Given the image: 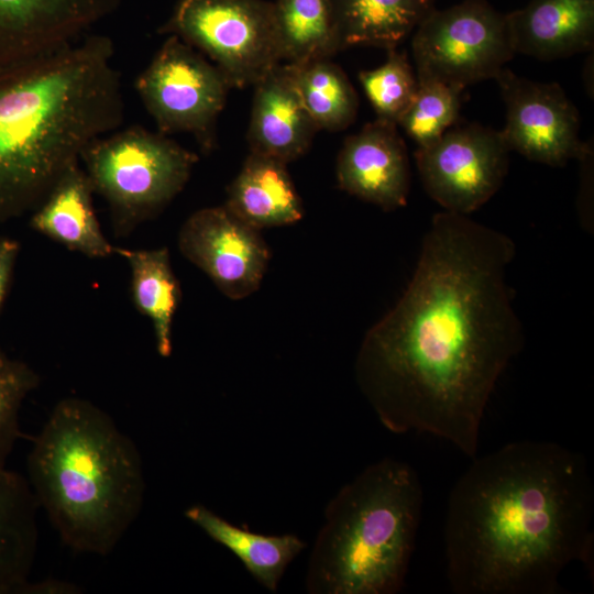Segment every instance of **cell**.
<instances>
[{
    "label": "cell",
    "instance_id": "cell-1",
    "mask_svg": "<svg viewBox=\"0 0 594 594\" xmlns=\"http://www.w3.org/2000/svg\"><path fill=\"white\" fill-rule=\"evenodd\" d=\"M513 240L442 210L396 305L365 334L355 375L391 432L427 433L476 457L495 385L524 331L507 271Z\"/></svg>",
    "mask_w": 594,
    "mask_h": 594
},
{
    "label": "cell",
    "instance_id": "cell-2",
    "mask_svg": "<svg viewBox=\"0 0 594 594\" xmlns=\"http://www.w3.org/2000/svg\"><path fill=\"white\" fill-rule=\"evenodd\" d=\"M594 486L585 458L521 440L473 462L444 518L447 579L457 594H558L579 561L593 571Z\"/></svg>",
    "mask_w": 594,
    "mask_h": 594
},
{
    "label": "cell",
    "instance_id": "cell-3",
    "mask_svg": "<svg viewBox=\"0 0 594 594\" xmlns=\"http://www.w3.org/2000/svg\"><path fill=\"white\" fill-rule=\"evenodd\" d=\"M113 48L88 35L0 66V223L33 211L92 141L122 124Z\"/></svg>",
    "mask_w": 594,
    "mask_h": 594
},
{
    "label": "cell",
    "instance_id": "cell-4",
    "mask_svg": "<svg viewBox=\"0 0 594 594\" xmlns=\"http://www.w3.org/2000/svg\"><path fill=\"white\" fill-rule=\"evenodd\" d=\"M26 468L40 507L74 552L110 554L141 513L146 483L139 449L90 400L57 402Z\"/></svg>",
    "mask_w": 594,
    "mask_h": 594
},
{
    "label": "cell",
    "instance_id": "cell-5",
    "mask_svg": "<svg viewBox=\"0 0 594 594\" xmlns=\"http://www.w3.org/2000/svg\"><path fill=\"white\" fill-rule=\"evenodd\" d=\"M424 490L405 461L366 466L328 503L306 573L311 594L403 590L422 516Z\"/></svg>",
    "mask_w": 594,
    "mask_h": 594
},
{
    "label": "cell",
    "instance_id": "cell-6",
    "mask_svg": "<svg viewBox=\"0 0 594 594\" xmlns=\"http://www.w3.org/2000/svg\"><path fill=\"white\" fill-rule=\"evenodd\" d=\"M80 160L108 204L114 237L127 238L184 189L198 156L158 131L133 125L96 139Z\"/></svg>",
    "mask_w": 594,
    "mask_h": 594
},
{
    "label": "cell",
    "instance_id": "cell-7",
    "mask_svg": "<svg viewBox=\"0 0 594 594\" xmlns=\"http://www.w3.org/2000/svg\"><path fill=\"white\" fill-rule=\"evenodd\" d=\"M162 32L207 56L231 88L254 86L280 63L273 2L180 0Z\"/></svg>",
    "mask_w": 594,
    "mask_h": 594
},
{
    "label": "cell",
    "instance_id": "cell-8",
    "mask_svg": "<svg viewBox=\"0 0 594 594\" xmlns=\"http://www.w3.org/2000/svg\"><path fill=\"white\" fill-rule=\"evenodd\" d=\"M418 79L465 89L495 78L516 54L507 13L487 0H464L433 9L414 31Z\"/></svg>",
    "mask_w": 594,
    "mask_h": 594
},
{
    "label": "cell",
    "instance_id": "cell-9",
    "mask_svg": "<svg viewBox=\"0 0 594 594\" xmlns=\"http://www.w3.org/2000/svg\"><path fill=\"white\" fill-rule=\"evenodd\" d=\"M231 86L222 73L178 36H170L138 76L135 90L160 133L193 134L206 152Z\"/></svg>",
    "mask_w": 594,
    "mask_h": 594
},
{
    "label": "cell",
    "instance_id": "cell-10",
    "mask_svg": "<svg viewBox=\"0 0 594 594\" xmlns=\"http://www.w3.org/2000/svg\"><path fill=\"white\" fill-rule=\"evenodd\" d=\"M501 131L479 123L451 127L436 143L415 152L427 194L443 210L468 216L501 188L509 165Z\"/></svg>",
    "mask_w": 594,
    "mask_h": 594
},
{
    "label": "cell",
    "instance_id": "cell-11",
    "mask_svg": "<svg viewBox=\"0 0 594 594\" xmlns=\"http://www.w3.org/2000/svg\"><path fill=\"white\" fill-rule=\"evenodd\" d=\"M494 79L506 106L501 133L509 151L550 166L580 157L585 146L580 114L559 84L534 81L506 67Z\"/></svg>",
    "mask_w": 594,
    "mask_h": 594
},
{
    "label": "cell",
    "instance_id": "cell-12",
    "mask_svg": "<svg viewBox=\"0 0 594 594\" xmlns=\"http://www.w3.org/2000/svg\"><path fill=\"white\" fill-rule=\"evenodd\" d=\"M178 248L231 299L254 293L270 261L260 230L240 220L224 206L194 212L179 230Z\"/></svg>",
    "mask_w": 594,
    "mask_h": 594
},
{
    "label": "cell",
    "instance_id": "cell-13",
    "mask_svg": "<svg viewBox=\"0 0 594 594\" xmlns=\"http://www.w3.org/2000/svg\"><path fill=\"white\" fill-rule=\"evenodd\" d=\"M121 0H0V66L68 46Z\"/></svg>",
    "mask_w": 594,
    "mask_h": 594
},
{
    "label": "cell",
    "instance_id": "cell-14",
    "mask_svg": "<svg viewBox=\"0 0 594 594\" xmlns=\"http://www.w3.org/2000/svg\"><path fill=\"white\" fill-rule=\"evenodd\" d=\"M397 124L376 119L350 135L337 162L340 188L391 211L404 207L410 188L407 147Z\"/></svg>",
    "mask_w": 594,
    "mask_h": 594
},
{
    "label": "cell",
    "instance_id": "cell-15",
    "mask_svg": "<svg viewBox=\"0 0 594 594\" xmlns=\"http://www.w3.org/2000/svg\"><path fill=\"white\" fill-rule=\"evenodd\" d=\"M254 88L248 131L251 152L286 164L304 155L319 129L302 102L294 66L277 64Z\"/></svg>",
    "mask_w": 594,
    "mask_h": 594
},
{
    "label": "cell",
    "instance_id": "cell-16",
    "mask_svg": "<svg viewBox=\"0 0 594 594\" xmlns=\"http://www.w3.org/2000/svg\"><path fill=\"white\" fill-rule=\"evenodd\" d=\"M507 18L516 53L552 61L593 51L594 0H531Z\"/></svg>",
    "mask_w": 594,
    "mask_h": 594
},
{
    "label": "cell",
    "instance_id": "cell-17",
    "mask_svg": "<svg viewBox=\"0 0 594 594\" xmlns=\"http://www.w3.org/2000/svg\"><path fill=\"white\" fill-rule=\"evenodd\" d=\"M94 188L79 163L70 166L32 211L30 227L73 252L90 258L116 254L95 212Z\"/></svg>",
    "mask_w": 594,
    "mask_h": 594
},
{
    "label": "cell",
    "instance_id": "cell-18",
    "mask_svg": "<svg viewBox=\"0 0 594 594\" xmlns=\"http://www.w3.org/2000/svg\"><path fill=\"white\" fill-rule=\"evenodd\" d=\"M286 166L251 152L228 187L224 207L256 230L299 221L304 207Z\"/></svg>",
    "mask_w": 594,
    "mask_h": 594
},
{
    "label": "cell",
    "instance_id": "cell-19",
    "mask_svg": "<svg viewBox=\"0 0 594 594\" xmlns=\"http://www.w3.org/2000/svg\"><path fill=\"white\" fill-rule=\"evenodd\" d=\"M40 505L28 481L0 469V594H25L34 564Z\"/></svg>",
    "mask_w": 594,
    "mask_h": 594
},
{
    "label": "cell",
    "instance_id": "cell-20",
    "mask_svg": "<svg viewBox=\"0 0 594 594\" xmlns=\"http://www.w3.org/2000/svg\"><path fill=\"white\" fill-rule=\"evenodd\" d=\"M185 516L210 539L230 550L246 571L270 592H276L289 563L306 548L293 534L263 535L239 527L201 504L189 506Z\"/></svg>",
    "mask_w": 594,
    "mask_h": 594
},
{
    "label": "cell",
    "instance_id": "cell-21",
    "mask_svg": "<svg viewBox=\"0 0 594 594\" xmlns=\"http://www.w3.org/2000/svg\"><path fill=\"white\" fill-rule=\"evenodd\" d=\"M273 11L280 63L330 58L342 48L336 0H276Z\"/></svg>",
    "mask_w": 594,
    "mask_h": 594
},
{
    "label": "cell",
    "instance_id": "cell-22",
    "mask_svg": "<svg viewBox=\"0 0 594 594\" xmlns=\"http://www.w3.org/2000/svg\"><path fill=\"white\" fill-rule=\"evenodd\" d=\"M342 48H397L436 8L435 0H336Z\"/></svg>",
    "mask_w": 594,
    "mask_h": 594
},
{
    "label": "cell",
    "instance_id": "cell-23",
    "mask_svg": "<svg viewBox=\"0 0 594 594\" xmlns=\"http://www.w3.org/2000/svg\"><path fill=\"white\" fill-rule=\"evenodd\" d=\"M131 270L132 300L143 316L151 319L157 353L173 352L172 324L182 298V289L173 272L167 248L132 250L116 246Z\"/></svg>",
    "mask_w": 594,
    "mask_h": 594
},
{
    "label": "cell",
    "instance_id": "cell-24",
    "mask_svg": "<svg viewBox=\"0 0 594 594\" xmlns=\"http://www.w3.org/2000/svg\"><path fill=\"white\" fill-rule=\"evenodd\" d=\"M293 66L302 102L319 130L340 131L353 123L358 96L338 65L323 58Z\"/></svg>",
    "mask_w": 594,
    "mask_h": 594
},
{
    "label": "cell",
    "instance_id": "cell-25",
    "mask_svg": "<svg viewBox=\"0 0 594 594\" xmlns=\"http://www.w3.org/2000/svg\"><path fill=\"white\" fill-rule=\"evenodd\" d=\"M463 91L438 80L418 79L416 96L397 125L404 129L417 148L432 145L457 123Z\"/></svg>",
    "mask_w": 594,
    "mask_h": 594
},
{
    "label": "cell",
    "instance_id": "cell-26",
    "mask_svg": "<svg viewBox=\"0 0 594 594\" xmlns=\"http://www.w3.org/2000/svg\"><path fill=\"white\" fill-rule=\"evenodd\" d=\"M387 53L383 65L361 72L359 79L377 118L397 124L416 96L418 77L407 52L394 48Z\"/></svg>",
    "mask_w": 594,
    "mask_h": 594
},
{
    "label": "cell",
    "instance_id": "cell-27",
    "mask_svg": "<svg viewBox=\"0 0 594 594\" xmlns=\"http://www.w3.org/2000/svg\"><path fill=\"white\" fill-rule=\"evenodd\" d=\"M41 382L40 375L24 361L0 348V469L6 468L20 436V410L26 397Z\"/></svg>",
    "mask_w": 594,
    "mask_h": 594
},
{
    "label": "cell",
    "instance_id": "cell-28",
    "mask_svg": "<svg viewBox=\"0 0 594 594\" xmlns=\"http://www.w3.org/2000/svg\"><path fill=\"white\" fill-rule=\"evenodd\" d=\"M20 242L13 238L0 237V309L8 295L16 260Z\"/></svg>",
    "mask_w": 594,
    "mask_h": 594
},
{
    "label": "cell",
    "instance_id": "cell-29",
    "mask_svg": "<svg viewBox=\"0 0 594 594\" xmlns=\"http://www.w3.org/2000/svg\"><path fill=\"white\" fill-rule=\"evenodd\" d=\"M585 62L583 74L586 76L583 79L587 94H591V97H593V90L591 89V87L593 88V82L590 80V70L593 69V54Z\"/></svg>",
    "mask_w": 594,
    "mask_h": 594
}]
</instances>
